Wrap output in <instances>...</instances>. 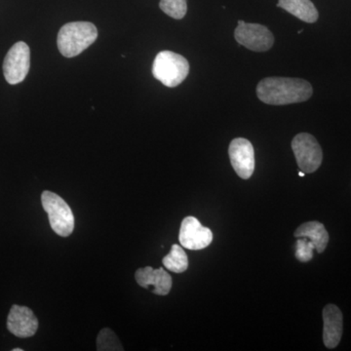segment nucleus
<instances>
[{"label":"nucleus","instance_id":"f257e3e1","mask_svg":"<svg viewBox=\"0 0 351 351\" xmlns=\"http://www.w3.org/2000/svg\"><path fill=\"white\" fill-rule=\"evenodd\" d=\"M313 94L311 83L301 78L267 77L257 86L258 98L271 106L302 103Z\"/></svg>","mask_w":351,"mask_h":351},{"label":"nucleus","instance_id":"f03ea898","mask_svg":"<svg viewBox=\"0 0 351 351\" xmlns=\"http://www.w3.org/2000/svg\"><path fill=\"white\" fill-rule=\"evenodd\" d=\"M97 38L98 29L92 23H69L64 25L58 34V49L64 57H76L91 46Z\"/></svg>","mask_w":351,"mask_h":351},{"label":"nucleus","instance_id":"7ed1b4c3","mask_svg":"<svg viewBox=\"0 0 351 351\" xmlns=\"http://www.w3.org/2000/svg\"><path fill=\"white\" fill-rule=\"evenodd\" d=\"M189 73L188 60L172 51L159 52L152 66L154 78L169 88L179 86L188 77Z\"/></svg>","mask_w":351,"mask_h":351},{"label":"nucleus","instance_id":"20e7f679","mask_svg":"<svg viewBox=\"0 0 351 351\" xmlns=\"http://www.w3.org/2000/svg\"><path fill=\"white\" fill-rule=\"evenodd\" d=\"M41 202L48 214L52 230L60 237H69L75 228V217L68 203L61 196L49 191H43Z\"/></svg>","mask_w":351,"mask_h":351},{"label":"nucleus","instance_id":"39448f33","mask_svg":"<svg viewBox=\"0 0 351 351\" xmlns=\"http://www.w3.org/2000/svg\"><path fill=\"white\" fill-rule=\"evenodd\" d=\"M292 149L300 170L304 174L315 172L323 160L319 143L308 133L298 134L292 141Z\"/></svg>","mask_w":351,"mask_h":351},{"label":"nucleus","instance_id":"423d86ee","mask_svg":"<svg viewBox=\"0 0 351 351\" xmlns=\"http://www.w3.org/2000/svg\"><path fill=\"white\" fill-rule=\"evenodd\" d=\"M31 68V50L24 41L14 44L7 53L3 63L6 82L11 85L24 82Z\"/></svg>","mask_w":351,"mask_h":351},{"label":"nucleus","instance_id":"0eeeda50","mask_svg":"<svg viewBox=\"0 0 351 351\" xmlns=\"http://www.w3.org/2000/svg\"><path fill=\"white\" fill-rule=\"evenodd\" d=\"M234 38L237 43L254 52H267L274 44V34L265 25L248 24L244 21H239Z\"/></svg>","mask_w":351,"mask_h":351},{"label":"nucleus","instance_id":"6e6552de","mask_svg":"<svg viewBox=\"0 0 351 351\" xmlns=\"http://www.w3.org/2000/svg\"><path fill=\"white\" fill-rule=\"evenodd\" d=\"M228 156L232 168L241 179H250L255 171V151L250 141L237 138L228 147Z\"/></svg>","mask_w":351,"mask_h":351},{"label":"nucleus","instance_id":"1a4fd4ad","mask_svg":"<svg viewBox=\"0 0 351 351\" xmlns=\"http://www.w3.org/2000/svg\"><path fill=\"white\" fill-rule=\"evenodd\" d=\"M179 240L182 246L189 250H202L213 241V233L195 217H186L182 223Z\"/></svg>","mask_w":351,"mask_h":351},{"label":"nucleus","instance_id":"9d476101","mask_svg":"<svg viewBox=\"0 0 351 351\" xmlns=\"http://www.w3.org/2000/svg\"><path fill=\"white\" fill-rule=\"evenodd\" d=\"M7 329L18 338H29L38 329V320L31 308L14 304L7 319Z\"/></svg>","mask_w":351,"mask_h":351},{"label":"nucleus","instance_id":"9b49d317","mask_svg":"<svg viewBox=\"0 0 351 351\" xmlns=\"http://www.w3.org/2000/svg\"><path fill=\"white\" fill-rule=\"evenodd\" d=\"M135 278L141 287L149 289L156 295H168L172 289V277L162 267L158 269H154L152 267L138 269Z\"/></svg>","mask_w":351,"mask_h":351},{"label":"nucleus","instance_id":"f8f14e48","mask_svg":"<svg viewBox=\"0 0 351 351\" xmlns=\"http://www.w3.org/2000/svg\"><path fill=\"white\" fill-rule=\"evenodd\" d=\"M323 341L328 348L339 346L343 336V320L341 309L335 304H328L323 309Z\"/></svg>","mask_w":351,"mask_h":351},{"label":"nucleus","instance_id":"ddd939ff","mask_svg":"<svg viewBox=\"0 0 351 351\" xmlns=\"http://www.w3.org/2000/svg\"><path fill=\"white\" fill-rule=\"evenodd\" d=\"M294 235L297 239L306 237L311 240L315 246V250L319 254L325 251L329 242V233L324 225L316 221L302 223L295 230Z\"/></svg>","mask_w":351,"mask_h":351},{"label":"nucleus","instance_id":"4468645a","mask_svg":"<svg viewBox=\"0 0 351 351\" xmlns=\"http://www.w3.org/2000/svg\"><path fill=\"white\" fill-rule=\"evenodd\" d=\"M277 6L309 24L315 23L319 17L317 9L311 0H279Z\"/></svg>","mask_w":351,"mask_h":351},{"label":"nucleus","instance_id":"2eb2a0df","mask_svg":"<svg viewBox=\"0 0 351 351\" xmlns=\"http://www.w3.org/2000/svg\"><path fill=\"white\" fill-rule=\"evenodd\" d=\"M164 267L170 271L182 274L189 267V258L186 252L179 245H173L170 253L163 258Z\"/></svg>","mask_w":351,"mask_h":351},{"label":"nucleus","instance_id":"dca6fc26","mask_svg":"<svg viewBox=\"0 0 351 351\" xmlns=\"http://www.w3.org/2000/svg\"><path fill=\"white\" fill-rule=\"evenodd\" d=\"M159 8L175 20H182L188 12L186 0H160Z\"/></svg>","mask_w":351,"mask_h":351},{"label":"nucleus","instance_id":"f3484780","mask_svg":"<svg viewBox=\"0 0 351 351\" xmlns=\"http://www.w3.org/2000/svg\"><path fill=\"white\" fill-rule=\"evenodd\" d=\"M97 350L112 351L123 350L124 348L117 335L108 328H105L99 332L98 339H97Z\"/></svg>","mask_w":351,"mask_h":351},{"label":"nucleus","instance_id":"a211bd4d","mask_svg":"<svg viewBox=\"0 0 351 351\" xmlns=\"http://www.w3.org/2000/svg\"><path fill=\"white\" fill-rule=\"evenodd\" d=\"M315 246L313 242L306 237H301L297 240L295 244V258L302 263H307L313 260V250Z\"/></svg>","mask_w":351,"mask_h":351},{"label":"nucleus","instance_id":"6ab92c4d","mask_svg":"<svg viewBox=\"0 0 351 351\" xmlns=\"http://www.w3.org/2000/svg\"><path fill=\"white\" fill-rule=\"evenodd\" d=\"M300 177H304V173L301 171V172L299 173Z\"/></svg>","mask_w":351,"mask_h":351},{"label":"nucleus","instance_id":"aec40b11","mask_svg":"<svg viewBox=\"0 0 351 351\" xmlns=\"http://www.w3.org/2000/svg\"><path fill=\"white\" fill-rule=\"evenodd\" d=\"M13 351H24L22 348H14Z\"/></svg>","mask_w":351,"mask_h":351}]
</instances>
